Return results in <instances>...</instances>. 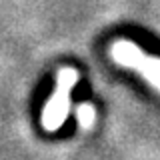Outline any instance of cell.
Returning a JSON list of instances; mask_svg holds the SVG:
<instances>
[{"label": "cell", "instance_id": "7a4b0ae2", "mask_svg": "<svg viewBox=\"0 0 160 160\" xmlns=\"http://www.w3.org/2000/svg\"><path fill=\"white\" fill-rule=\"evenodd\" d=\"M110 56L120 66L136 70L140 76L146 78L150 86L160 90V58L142 52V48L132 40H116L110 46Z\"/></svg>", "mask_w": 160, "mask_h": 160}, {"label": "cell", "instance_id": "3957f363", "mask_svg": "<svg viewBox=\"0 0 160 160\" xmlns=\"http://www.w3.org/2000/svg\"><path fill=\"white\" fill-rule=\"evenodd\" d=\"M74 116H76V122H78L80 128L88 130V128H92L94 120H96V108L90 102H80L74 108Z\"/></svg>", "mask_w": 160, "mask_h": 160}, {"label": "cell", "instance_id": "6da1fadb", "mask_svg": "<svg viewBox=\"0 0 160 160\" xmlns=\"http://www.w3.org/2000/svg\"><path fill=\"white\" fill-rule=\"evenodd\" d=\"M76 82H78V70L76 68L64 66V68L58 70L56 88H54L52 96L48 98V102L44 104L42 116H40V122H42L44 130L56 132V130L64 124V120L68 118L70 94H72V88L76 86Z\"/></svg>", "mask_w": 160, "mask_h": 160}]
</instances>
